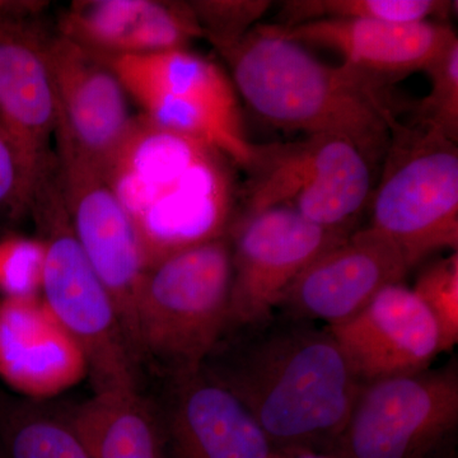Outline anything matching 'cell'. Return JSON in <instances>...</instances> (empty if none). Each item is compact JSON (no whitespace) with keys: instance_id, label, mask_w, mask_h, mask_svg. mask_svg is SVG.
Segmentation results:
<instances>
[{"instance_id":"9a60e30c","label":"cell","mask_w":458,"mask_h":458,"mask_svg":"<svg viewBox=\"0 0 458 458\" xmlns=\"http://www.w3.org/2000/svg\"><path fill=\"white\" fill-rule=\"evenodd\" d=\"M327 328L361 384L423 372L439 354L432 316L403 283L386 286L360 312Z\"/></svg>"},{"instance_id":"603a6c76","label":"cell","mask_w":458,"mask_h":458,"mask_svg":"<svg viewBox=\"0 0 458 458\" xmlns=\"http://www.w3.org/2000/svg\"><path fill=\"white\" fill-rule=\"evenodd\" d=\"M411 291L436 324L439 354L451 352L458 343V251L426 265Z\"/></svg>"},{"instance_id":"6da1fadb","label":"cell","mask_w":458,"mask_h":458,"mask_svg":"<svg viewBox=\"0 0 458 458\" xmlns=\"http://www.w3.org/2000/svg\"><path fill=\"white\" fill-rule=\"evenodd\" d=\"M228 357L203 369L237 397L274 448L331 451L361 382L330 331L276 316L254 325Z\"/></svg>"},{"instance_id":"7a4b0ae2","label":"cell","mask_w":458,"mask_h":458,"mask_svg":"<svg viewBox=\"0 0 458 458\" xmlns=\"http://www.w3.org/2000/svg\"><path fill=\"white\" fill-rule=\"evenodd\" d=\"M233 165L207 141L161 128L143 114L134 117L104 170L140 234L149 267L228 236L236 219Z\"/></svg>"},{"instance_id":"ba28073f","label":"cell","mask_w":458,"mask_h":458,"mask_svg":"<svg viewBox=\"0 0 458 458\" xmlns=\"http://www.w3.org/2000/svg\"><path fill=\"white\" fill-rule=\"evenodd\" d=\"M372 162L335 135L259 146L241 216L286 208L319 227L349 232L372 194Z\"/></svg>"},{"instance_id":"ffe728a7","label":"cell","mask_w":458,"mask_h":458,"mask_svg":"<svg viewBox=\"0 0 458 458\" xmlns=\"http://www.w3.org/2000/svg\"><path fill=\"white\" fill-rule=\"evenodd\" d=\"M65 417L90 458H168L162 421L138 387L95 393Z\"/></svg>"},{"instance_id":"83f0119b","label":"cell","mask_w":458,"mask_h":458,"mask_svg":"<svg viewBox=\"0 0 458 458\" xmlns=\"http://www.w3.org/2000/svg\"><path fill=\"white\" fill-rule=\"evenodd\" d=\"M270 458H342L333 451L318 450L312 447H279L274 448Z\"/></svg>"},{"instance_id":"f1b7e54d","label":"cell","mask_w":458,"mask_h":458,"mask_svg":"<svg viewBox=\"0 0 458 458\" xmlns=\"http://www.w3.org/2000/svg\"><path fill=\"white\" fill-rule=\"evenodd\" d=\"M31 5L32 2H0V23L20 12L26 11Z\"/></svg>"},{"instance_id":"ac0fdd59","label":"cell","mask_w":458,"mask_h":458,"mask_svg":"<svg viewBox=\"0 0 458 458\" xmlns=\"http://www.w3.org/2000/svg\"><path fill=\"white\" fill-rule=\"evenodd\" d=\"M274 29L301 45L336 51L344 65L386 84L397 78L424 72L456 33L437 21L419 23L375 20L311 21Z\"/></svg>"},{"instance_id":"5bb4252c","label":"cell","mask_w":458,"mask_h":458,"mask_svg":"<svg viewBox=\"0 0 458 458\" xmlns=\"http://www.w3.org/2000/svg\"><path fill=\"white\" fill-rule=\"evenodd\" d=\"M409 270L393 245L372 229H361L313 259L289 286L279 310L331 327L360 312L386 286L403 283Z\"/></svg>"},{"instance_id":"5b68a950","label":"cell","mask_w":458,"mask_h":458,"mask_svg":"<svg viewBox=\"0 0 458 458\" xmlns=\"http://www.w3.org/2000/svg\"><path fill=\"white\" fill-rule=\"evenodd\" d=\"M30 210L47 247L42 300L83 349L95 393L138 387L137 358L113 298L72 232L56 165L36 189Z\"/></svg>"},{"instance_id":"8992f818","label":"cell","mask_w":458,"mask_h":458,"mask_svg":"<svg viewBox=\"0 0 458 458\" xmlns=\"http://www.w3.org/2000/svg\"><path fill=\"white\" fill-rule=\"evenodd\" d=\"M385 158L370 194L369 228L399 251L409 269L442 250L457 251V143L396 122Z\"/></svg>"},{"instance_id":"7402d4cb","label":"cell","mask_w":458,"mask_h":458,"mask_svg":"<svg viewBox=\"0 0 458 458\" xmlns=\"http://www.w3.org/2000/svg\"><path fill=\"white\" fill-rule=\"evenodd\" d=\"M456 2L445 0H291L282 5L280 17L284 23L293 26L311 21L375 20L386 22L419 23L445 20Z\"/></svg>"},{"instance_id":"cb8c5ba5","label":"cell","mask_w":458,"mask_h":458,"mask_svg":"<svg viewBox=\"0 0 458 458\" xmlns=\"http://www.w3.org/2000/svg\"><path fill=\"white\" fill-rule=\"evenodd\" d=\"M430 89L417 107L418 125L457 143L458 38H454L424 69Z\"/></svg>"},{"instance_id":"3957f363","label":"cell","mask_w":458,"mask_h":458,"mask_svg":"<svg viewBox=\"0 0 458 458\" xmlns=\"http://www.w3.org/2000/svg\"><path fill=\"white\" fill-rule=\"evenodd\" d=\"M223 56L236 90L267 123L304 135L345 138L372 161L386 155L399 122L386 83L318 62L273 25L256 26Z\"/></svg>"},{"instance_id":"277c9868","label":"cell","mask_w":458,"mask_h":458,"mask_svg":"<svg viewBox=\"0 0 458 458\" xmlns=\"http://www.w3.org/2000/svg\"><path fill=\"white\" fill-rule=\"evenodd\" d=\"M231 284L228 236L150 265L135 310L141 360L153 358L174 376L201 369L228 328Z\"/></svg>"},{"instance_id":"7c38bea8","label":"cell","mask_w":458,"mask_h":458,"mask_svg":"<svg viewBox=\"0 0 458 458\" xmlns=\"http://www.w3.org/2000/svg\"><path fill=\"white\" fill-rule=\"evenodd\" d=\"M32 5L0 23V122L11 138L33 198L53 171L57 107L45 38Z\"/></svg>"},{"instance_id":"d6986e66","label":"cell","mask_w":458,"mask_h":458,"mask_svg":"<svg viewBox=\"0 0 458 458\" xmlns=\"http://www.w3.org/2000/svg\"><path fill=\"white\" fill-rule=\"evenodd\" d=\"M57 32L104 57L186 49L203 38L189 3L158 0L74 2Z\"/></svg>"},{"instance_id":"30bf717a","label":"cell","mask_w":458,"mask_h":458,"mask_svg":"<svg viewBox=\"0 0 458 458\" xmlns=\"http://www.w3.org/2000/svg\"><path fill=\"white\" fill-rule=\"evenodd\" d=\"M56 176L72 232L106 286L140 363L137 300L148 259L131 216L108 183L104 167L57 137Z\"/></svg>"},{"instance_id":"e0dca14e","label":"cell","mask_w":458,"mask_h":458,"mask_svg":"<svg viewBox=\"0 0 458 458\" xmlns=\"http://www.w3.org/2000/svg\"><path fill=\"white\" fill-rule=\"evenodd\" d=\"M171 394L162 423L168 458H270L258 421L203 367L174 376Z\"/></svg>"},{"instance_id":"2e32d148","label":"cell","mask_w":458,"mask_h":458,"mask_svg":"<svg viewBox=\"0 0 458 458\" xmlns=\"http://www.w3.org/2000/svg\"><path fill=\"white\" fill-rule=\"evenodd\" d=\"M89 376L83 349L41 295L0 300V378L23 399H51Z\"/></svg>"},{"instance_id":"44dd1931","label":"cell","mask_w":458,"mask_h":458,"mask_svg":"<svg viewBox=\"0 0 458 458\" xmlns=\"http://www.w3.org/2000/svg\"><path fill=\"white\" fill-rule=\"evenodd\" d=\"M0 438L5 458H90L65 415L38 401H0Z\"/></svg>"},{"instance_id":"4316f807","label":"cell","mask_w":458,"mask_h":458,"mask_svg":"<svg viewBox=\"0 0 458 458\" xmlns=\"http://www.w3.org/2000/svg\"><path fill=\"white\" fill-rule=\"evenodd\" d=\"M31 200L16 149L0 122V216H22L30 210Z\"/></svg>"},{"instance_id":"8fae6325","label":"cell","mask_w":458,"mask_h":458,"mask_svg":"<svg viewBox=\"0 0 458 458\" xmlns=\"http://www.w3.org/2000/svg\"><path fill=\"white\" fill-rule=\"evenodd\" d=\"M349 234L319 227L286 208L240 216L228 233L232 252L228 327H254L273 318L304 267Z\"/></svg>"},{"instance_id":"484cf974","label":"cell","mask_w":458,"mask_h":458,"mask_svg":"<svg viewBox=\"0 0 458 458\" xmlns=\"http://www.w3.org/2000/svg\"><path fill=\"white\" fill-rule=\"evenodd\" d=\"M47 247L40 237L9 236L0 241V293L3 298L41 295Z\"/></svg>"},{"instance_id":"52a82bcc","label":"cell","mask_w":458,"mask_h":458,"mask_svg":"<svg viewBox=\"0 0 458 458\" xmlns=\"http://www.w3.org/2000/svg\"><path fill=\"white\" fill-rule=\"evenodd\" d=\"M105 59L146 119L207 141L249 170L259 146L247 138L236 87L216 63L188 47Z\"/></svg>"},{"instance_id":"d4e9b609","label":"cell","mask_w":458,"mask_h":458,"mask_svg":"<svg viewBox=\"0 0 458 458\" xmlns=\"http://www.w3.org/2000/svg\"><path fill=\"white\" fill-rule=\"evenodd\" d=\"M189 4L203 38L222 56L240 44L271 7L267 0H204Z\"/></svg>"},{"instance_id":"9c48e42d","label":"cell","mask_w":458,"mask_h":458,"mask_svg":"<svg viewBox=\"0 0 458 458\" xmlns=\"http://www.w3.org/2000/svg\"><path fill=\"white\" fill-rule=\"evenodd\" d=\"M458 426L456 363L361 384L333 452L342 458H438Z\"/></svg>"},{"instance_id":"4fadbf2b","label":"cell","mask_w":458,"mask_h":458,"mask_svg":"<svg viewBox=\"0 0 458 458\" xmlns=\"http://www.w3.org/2000/svg\"><path fill=\"white\" fill-rule=\"evenodd\" d=\"M45 56L57 107V137L106 167L131 131L129 96L106 59L62 33L47 35Z\"/></svg>"},{"instance_id":"f546056e","label":"cell","mask_w":458,"mask_h":458,"mask_svg":"<svg viewBox=\"0 0 458 458\" xmlns=\"http://www.w3.org/2000/svg\"><path fill=\"white\" fill-rule=\"evenodd\" d=\"M0 458H5L4 454H3V452H0Z\"/></svg>"}]
</instances>
